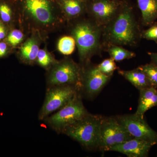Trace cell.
Here are the masks:
<instances>
[{
	"label": "cell",
	"instance_id": "cell-2",
	"mask_svg": "<svg viewBox=\"0 0 157 157\" xmlns=\"http://www.w3.org/2000/svg\"><path fill=\"white\" fill-rule=\"evenodd\" d=\"M142 31L133 6L123 0L115 17L102 27L103 47L111 45L136 46L142 39Z\"/></svg>",
	"mask_w": 157,
	"mask_h": 157
},
{
	"label": "cell",
	"instance_id": "cell-21",
	"mask_svg": "<svg viewBox=\"0 0 157 157\" xmlns=\"http://www.w3.org/2000/svg\"><path fill=\"white\" fill-rule=\"evenodd\" d=\"M75 39L72 36H63L57 42V49L59 52L65 56H69L74 52L76 48Z\"/></svg>",
	"mask_w": 157,
	"mask_h": 157
},
{
	"label": "cell",
	"instance_id": "cell-28",
	"mask_svg": "<svg viewBox=\"0 0 157 157\" xmlns=\"http://www.w3.org/2000/svg\"><path fill=\"white\" fill-rule=\"evenodd\" d=\"M147 54L151 59V63L157 67V52H148Z\"/></svg>",
	"mask_w": 157,
	"mask_h": 157
},
{
	"label": "cell",
	"instance_id": "cell-22",
	"mask_svg": "<svg viewBox=\"0 0 157 157\" xmlns=\"http://www.w3.org/2000/svg\"><path fill=\"white\" fill-rule=\"evenodd\" d=\"M11 5L7 0H0V18L6 25L14 22L16 16L18 17L15 14L14 7Z\"/></svg>",
	"mask_w": 157,
	"mask_h": 157
},
{
	"label": "cell",
	"instance_id": "cell-29",
	"mask_svg": "<svg viewBox=\"0 0 157 157\" xmlns=\"http://www.w3.org/2000/svg\"></svg>",
	"mask_w": 157,
	"mask_h": 157
},
{
	"label": "cell",
	"instance_id": "cell-25",
	"mask_svg": "<svg viewBox=\"0 0 157 157\" xmlns=\"http://www.w3.org/2000/svg\"><path fill=\"white\" fill-rule=\"evenodd\" d=\"M148 29L142 30L141 38L157 43V23L153 24Z\"/></svg>",
	"mask_w": 157,
	"mask_h": 157
},
{
	"label": "cell",
	"instance_id": "cell-11",
	"mask_svg": "<svg viewBox=\"0 0 157 157\" xmlns=\"http://www.w3.org/2000/svg\"><path fill=\"white\" fill-rule=\"evenodd\" d=\"M123 0H87L88 17L103 27L113 18L121 9Z\"/></svg>",
	"mask_w": 157,
	"mask_h": 157
},
{
	"label": "cell",
	"instance_id": "cell-10",
	"mask_svg": "<svg viewBox=\"0 0 157 157\" xmlns=\"http://www.w3.org/2000/svg\"><path fill=\"white\" fill-rule=\"evenodd\" d=\"M117 121L133 138L157 144V132L149 125L144 117L134 114L116 116Z\"/></svg>",
	"mask_w": 157,
	"mask_h": 157
},
{
	"label": "cell",
	"instance_id": "cell-17",
	"mask_svg": "<svg viewBox=\"0 0 157 157\" xmlns=\"http://www.w3.org/2000/svg\"><path fill=\"white\" fill-rule=\"evenodd\" d=\"M118 72L139 91L152 86L146 74L138 67L134 70H119Z\"/></svg>",
	"mask_w": 157,
	"mask_h": 157
},
{
	"label": "cell",
	"instance_id": "cell-8",
	"mask_svg": "<svg viewBox=\"0 0 157 157\" xmlns=\"http://www.w3.org/2000/svg\"><path fill=\"white\" fill-rule=\"evenodd\" d=\"M133 138L115 116L103 117L100 127L99 150L110 151L113 147Z\"/></svg>",
	"mask_w": 157,
	"mask_h": 157
},
{
	"label": "cell",
	"instance_id": "cell-3",
	"mask_svg": "<svg viewBox=\"0 0 157 157\" xmlns=\"http://www.w3.org/2000/svg\"><path fill=\"white\" fill-rule=\"evenodd\" d=\"M69 33L75 39L81 67L91 63L94 56L103 48L102 27L90 17L84 16L67 23Z\"/></svg>",
	"mask_w": 157,
	"mask_h": 157
},
{
	"label": "cell",
	"instance_id": "cell-19",
	"mask_svg": "<svg viewBox=\"0 0 157 157\" xmlns=\"http://www.w3.org/2000/svg\"><path fill=\"white\" fill-rule=\"evenodd\" d=\"M58 61L52 53L47 49V45L39 49L36 59V64L46 70V72Z\"/></svg>",
	"mask_w": 157,
	"mask_h": 157
},
{
	"label": "cell",
	"instance_id": "cell-20",
	"mask_svg": "<svg viewBox=\"0 0 157 157\" xmlns=\"http://www.w3.org/2000/svg\"><path fill=\"white\" fill-rule=\"evenodd\" d=\"M29 35L20 28L13 29L9 32L5 40L13 48H17L24 42Z\"/></svg>",
	"mask_w": 157,
	"mask_h": 157
},
{
	"label": "cell",
	"instance_id": "cell-16",
	"mask_svg": "<svg viewBox=\"0 0 157 157\" xmlns=\"http://www.w3.org/2000/svg\"><path fill=\"white\" fill-rule=\"evenodd\" d=\"M141 13V23L144 26H149L157 19V0H136Z\"/></svg>",
	"mask_w": 157,
	"mask_h": 157
},
{
	"label": "cell",
	"instance_id": "cell-1",
	"mask_svg": "<svg viewBox=\"0 0 157 157\" xmlns=\"http://www.w3.org/2000/svg\"><path fill=\"white\" fill-rule=\"evenodd\" d=\"M18 25L26 33L39 32L45 40L67 23L56 0H16Z\"/></svg>",
	"mask_w": 157,
	"mask_h": 157
},
{
	"label": "cell",
	"instance_id": "cell-12",
	"mask_svg": "<svg viewBox=\"0 0 157 157\" xmlns=\"http://www.w3.org/2000/svg\"><path fill=\"white\" fill-rule=\"evenodd\" d=\"M45 40L39 32L33 31L19 47L17 57L24 64L33 66L36 64L37 55L40 45Z\"/></svg>",
	"mask_w": 157,
	"mask_h": 157
},
{
	"label": "cell",
	"instance_id": "cell-5",
	"mask_svg": "<svg viewBox=\"0 0 157 157\" xmlns=\"http://www.w3.org/2000/svg\"><path fill=\"white\" fill-rule=\"evenodd\" d=\"M82 67L70 57L58 60L46 73L47 87L57 86H74L80 92Z\"/></svg>",
	"mask_w": 157,
	"mask_h": 157
},
{
	"label": "cell",
	"instance_id": "cell-26",
	"mask_svg": "<svg viewBox=\"0 0 157 157\" xmlns=\"http://www.w3.org/2000/svg\"><path fill=\"white\" fill-rule=\"evenodd\" d=\"M11 48L13 47L10 46L6 40L0 41V58L7 56L10 52Z\"/></svg>",
	"mask_w": 157,
	"mask_h": 157
},
{
	"label": "cell",
	"instance_id": "cell-13",
	"mask_svg": "<svg viewBox=\"0 0 157 157\" xmlns=\"http://www.w3.org/2000/svg\"><path fill=\"white\" fill-rule=\"evenodd\" d=\"M154 145L148 141L133 138L113 147L110 151L118 152L128 157H147Z\"/></svg>",
	"mask_w": 157,
	"mask_h": 157
},
{
	"label": "cell",
	"instance_id": "cell-24",
	"mask_svg": "<svg viewBox=\"0 0 157 157\" xmlns=\"http://www.w3.org/2000/svg\"><path fill=\"white\" fill-rule=\"evenodd\" d=\"M97 67L101 73L110 76H112L114 71L118 69L116 64L115 61L111 58L104 60L97 65Z\"/></svg>",
	"mask_w": 157,
	"mask_h": 157
},
{
	"label": "cell",
	"instance_id": "cell-27",
	"mask_svg": "<svg viewBox=\"0 0 157 157\" xmlns=\"http://www.w3.org/2000/svg\"><path fill=\"white\" fill-rule=\"evenodd\" d=\"M8 27L6 24L0 21V41H2L6 39L9 33Z\"/></svg>",
	"mask_w": 157,
	"mask_h": 157
},
{
	"label": "cell",
	"instance_id": "cell-9",
	"mask_svg": "<svg viewBox=\"0 0 157 157\" xmlns=\"http://www.w3.org/2000/svg\"><path fill=\"white\" fill-rule=\"evenodd\" d=\"M82 67L80 94H83L89 99H93L101 92L112 76L101 73L97 65L92 64L91 63Z\"/></svg>",
	"mask_w": 157,
	"mask_h": 157
},
{
	"label": "cell",
	"instance_id": "cell-15",
	"mask_svg": "<svg viewBox=\"0 0 157 157\" xmlns=\"http://www.w3.org/2000/svg\"><path fill=\"white\" fill-rule=\"evenodd\" d=\"M138 104L135 114L144 117L145 113L157 106V88L150 87L139 90Z\"/></svg>",
	"mask_w": 157,
	"mask_h": 157
},
{
	"label": "cell",
	"instance_id": "cell-23",
	"mask_svg": "<svg viewBox=\"0 0 157 157\" xmlns=\"http://www.w3.org/2000/svg\"><path fill=\"white\" fill-rule=\"evenodd\" d=\"M146 74L151 86L157 88V67L153 64L141 65L138 67Z\"/></svg>",
	"mask_w": 157,
	"mask_h": 157
},
{
	"label": "cell",
	"instance_id": "cell-14",
	"mask_svg": "<svg viewBox=\"0 0 157 157\" xmlns=\"http://www.w3.org/2000/svg\"><path fill=\"white\" fill-rule=\"evenodd\" d=\"M67 23L86 14L87 0H56Z\"/></svg>",
	"mask_w": 157,
	"mask_h": 157
},
{
	"label": "cell",
	"instance_id": "cell-6",
	"mask_svg": "<svg viewBox=\"0 0 157 157\" xmlns=\"http://www.w3.org/2000/svg\"><path fill=\"white\" fill-rule=\"evenodd\" d=\"M88 113L82 103L81 94L79 93L64 107L54 114H51L43 121L58 134H62L66 127Z\"/></svg>",
	"mask_w": 157,
	"mask_h": 157
},
{
	"label": "cell",
	"instance_id": "cell-7",
	"mask_svg": "<svg viewBox=\"0 0 157 157\" xmlns=\"http://www.w3.org/2000/svg\"><path fill=\"white\" fill-rule=\"evenodd\" d=\"M79 93V89L74 86L47 87L45 100L38 115L39 120H44L53 112L61 109Z\"/></svg>",
	"mask_w": 157,
	"mask_h": 157
},
{
	"label": "cell",
	"instance_id": "cell-18",
	"mask_svg": "<svg viewBox=\"0 0 157 157\" xmlns=\"http://www.w3.org/2000/svg\"><path fill=\"white\" fill-rule=\"evenodd\" d=\"M105 50L109 54L110 58L116 62L122 61L136 56L135 52L128 50L119 45H109L106 47Z\"/></svg>",
	"mask_w": 157,
	"mask_h": 157
},
{
	"label": "cell",
	"instance_id": "cell-4",
	"mask_svg": "<svg viewBox=\"0 0 157 157\" xmlns=\"http://www.w3.org/2000/svg\"><path fill=\"white\" fill-rule=\"evenodd\" d=\"M102 117V116L88 113L66 127L62 134L76 140L87 150H98L100 147Z\"/></svg>",
	"mask_w": 157,
	"mask_h": 157
}]
</instances>
